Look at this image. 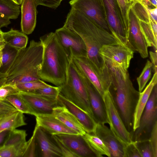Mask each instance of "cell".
<instances>
[{
  "label": "cell",
  "instance_id": "42",
  "mask_svg": "<svg viewBox=\"0 0 157 157\" xmlns=\"http://www.w3.org/2000/svg\"><path fill=\"white\" fill-rule=\"evenodd\" d=\"M0 157H20V152L15 146H4L0 149Z\"/></svg>",
  "mask_w": 157,
  "mask_h": 157
},
{
  "label": "cell",
  "instance_id": "50",
  "mask_svg": "<svg viewBox=\"0 0 157 157\" xmlns=\"http://www.w3.org/2000/svg\"><path fill=\"white\" fill-rule=\"evenodd\" d=\"M5 44L0 45V68L2 66V50L5 46Z\"/></svg>",
  "mask_w": 157,
  "mask_h": 157
},
{
  "label": "cell",
  "instance_id": "1",
  "mask_svg": "<svg viewBox=\"0 0 157 157\" xmlns=\"http://www.w3.org/2000/svg\"><path fill=\"white\" fill-rule=\"evenodd\" d=\"M63 26L81 37L86 47L87 56L101 71H103L104 64L99 54L101 47L105 45L123 44L111 33L83 13L72 8Z\"/></svg>",
  "mask_w": 157,
  "mask_h": 157
},
{
  "label": "cell",
  "instance_id": "40",
  "mask_svg": "<svg viewBox=\"0 0 157 157\" xmlns=\"http://www.w3.org/2000/svg\"><path fill=\"white\" fill-rule=\"evenodd\" d=\"M124 157H141L136 141H132L124 147Z\"/></svg>",
  "mask_w": 157,
  "mask_h": 157
},
{
  "label": "cell",
  "instance_id": "45",
  "mask_svg": "<svg viewBox=\"0 0 157 157\" xmlns=\"http://www.w3.org/2000/svg\"><path fill=\"white\" fill-rule=\"evenodd\" d=\"M39 5L55 9L60 4L63 0H35Z\"/></svg>",
  "mask_w": 157,
  "mask_h": 157
},
{
  "label": "cell",
  "instance_id": "21",
  "mask_svg": "<svg viewBox=\"0 0 157 157\" xmlns=\"http://www.w3.org/2000/svg\"><path fill=\"white\" fill-rule=\"evenodd\" d=\"M21 5V32L29 35L33 32L36 26L38 5L35 0H22Z\"/></svg>",
  "mask_w": 157,
  "mask_h": 157
},
{
  "label": "cell",
  "instance_id": "39",
  "mask_svg": "<svg viewBox=\"0 0 157 157\" xmlns=\"http://www.w3.org/2000/svg\"><path fill=\"white\" fill-rule=\"evenodd\" d=\"M59 92V87L50 85L48 86L38 89L33 93L49 97L57 98Z\"/></svg>",
  "mask_w": 157,
  "mask_h": 157
},
{
  "label": "cell",
  "instance_id": "5",
  "mask_svg": "<svg viewBox=\"0 0 157 157\" xmlns=\"http://www.w3.org/2000/svg\"><path fill=\"white\" fill-rule=\"evenodd\" d=\"M59 87L60 94L94 118L85 85L72 59L69 63L66 80Z\"/></svg>",
  "mask_w": 157,
  "mask_h": 157
},
{
  "label": "cell",
  "instance_id": "32",
  "mask_svg": "<svg viewBox=\"0 0 157 157\" xmlns=\"http://www.w3.org/2000/svg\"><path fill=\"white\" fill-rule=\"evenodd\" d=\"M121 15L122 21L127 40L129 32L128 14L131 3L128 0H116Z\"/></svg>",
  "mask_w": 157,
  "mask_h": 157
},
{
  "label": "cell",
  "instance_id": "30",
  "mask_svg": "<svg viewBox=\"0 0 157 157\" xmlns=\"http://www.w3.org/2000/svg\"><path fill=\"white\" fill-rule=\"evenodd\" d=\"M4 101L14 106L17 111L23 113L34 115V113L21 96L20 93L9 96Z\"/></svg>",
  "mask_w": 157,
  "mask_h": 157
},
{
  "label": "cell",
  "instance_id": "2",
  "mask_svg": "<svg viewBox=\"0 0 157 157\" xmlns=\"http://www.w3.org/2000/svg\"><path fill=\"white\" fill-rule=\"evenodd\" d=\"M43 46L42 63L39 72L40 79L60 86L65 82L70 60L55 32L41 36Z\"/></svg>",
  "mask_w": 157,
  "mask_h": 157
},
{
  "label": "cell",
  "instance_id": "51",
  "mask_svg": "<svg viewBox=\"0 0 157 157\" xmlns=\"http://www.w3.org/2000/svg\"><path fill=\"white\" fill-rule=\"evenodd\" d=\"M3 32L1 30L0 28V45L5 44L3 39Z\"/></svg>",
  "mask_w": 157,
  "mask_h": 157
},
{
  "label": "cell",
  "instance_id": "37",
  "mask_svg": "<svg viewBox=\"0 0 157 157\" xmlns=\"http://www.w3.org/2000/svg\"><path fill=\"white\" fill-rule=\"evenodd\" d=\"M39 156L35 134L33 132L32 136L27 142L25 150L23 157H37Z\"/></svg>",
  "mask_w": 157,
  "mask_h": 157
},
{
  "label": "cell",
  "instance_id": "33",
  "mask_svg": "<svg viewBox=\"0 0 157 157\" xmlns=\"http://www.w3.org/2000/svg\"><path fill=\"white\" fill-rule=\"evenodd\" d=\"M153 65L149 60L147 61L145 66L139 76L137 78L139 91H142L151 76Z\"/></svg>",
  "mask_w": 157,
  "mask_h": 157
},
{
  "label": "cell",
  "instance_id": "20",
  "mask_svg": "<svg viewBox=\"0 0 157 157\" xmlns=\"http://www.w3.org/2000/svg\"><path fill=\"white\" fill-rule=\"evenodd\" d=\"M36 124L47 133L52 135L60 134H78L69 128L52 114L38 115L35 116Z\"/></svg>",
  "mask_w": 157,
  "mask_h": 157
},
{
  "label": "cell",
  "instance_id": "17",
  "mask_svg": "<svg viewBox=\"0 0 157 157\" xmlns=\"http://www.w3.org/2000/svg\"><path fill=\"white\" fill-rule=\"evenodd\" d=\"M57 99L59 105L65 107L70 112L82 125L86 132L94 133L97 123L90 115L60 94Z\"/></svg>",
  "mask_w": 157,
  "mask_h": 157
},
{
  "label": "cell",
  "instance_id": "13",
  "mask_svg": "<svg viewBox=\"0 0 157 157\" xmlns=\"http://www.w3.org/2000/svg\"><path fill=\"white\" fill-rule=\"evenodd\" d=\"M129 32L127 46L143 58L148 56V47L141 31L139 20L130 9L128 14Z\"/></svg>",
  "mask_w": 157,
  "mask_h": 157
},
{
  "label": "cell",
  "instance_id": "11",
  "mask_svg": "<svg viewBox=\"0 0 157 157\" xmlns=\"http://www.w3.org/2000/svg\"><path fill=\"white\" fill-rule=\"evenodd\" d=\"M61 46L70 60L73 56H87L85 44L81 37L70 29L63 26L55 32Z\"/></svg>",
  "mask_w": 157,
  "mask_h": 157
},
{
  "label": "cell",
  "instance_id": "16",
  "mask_svg": "<svg viewBox=\"0 0 157 157\" xmlns=\"http://www.w3.org/2000/svg\"><path fill=\"white\" fill-rule=\"evenodd\" d=\"M33 132L35 134L39 156L63 157L58 146L42 128L36 125Z\"/></svg>",
  "mask_w": 157,
  "mask_h": 157
},
{
  "label": "cell",
  "instance_id": "10",
  "mask_svg": "<svg viewBox=\"0 0 157 157\" xmlns=\"http://www.w3.org/2000/svg\"><path fill=\"white\" fill-rule=\"evenodd\" d=\"M69 3L71 8L83 13L111 33L103 0H71Z\"/></svg>",
  "mask_w": 157,
  "mask_h": 157
},
{
  "label": "cell",
  "instance_id": "49",
  "mask_svg": "<svg viewBox=\"0 0 157 157\" xmlns=\"http://www.w3.org/2000/svg\"><path fill=\"white\" fill-rule=\"evenodd\" d=\"M11 23L10 19L0 17V28L7 27Z\"/></svg>",
  "mask_w": 157,
  "mask_h": 157
},
{
  "label": "cell",
  "instance_id": "48",
  "mask_svg": "<svg viewBox=\"0 0 157 157\" xmlns=\"http://www.w3.org/2000/svg\"><path fill=\"white\" fill-rule=\"evenodd\" d=\"M150 17L157 22V7H147Z\"/></svg>",
  "mask_w": 157,
  "mask_h": 157
},
{
  "label": "cell",
  "instance_id": "29",
  "mask_svg": "<svg viewBox=\"0 0 157 157\" xmlns=\"http://www.w3.org/2000/svg\"><path fill=\"white\" fill-rule=\"evenodd\" d=\"M140 28L148 47H153L154 50L157 49V34L153 31L149 23L139 20Z\"/></svg>",
  "mask_w": 157,
  "mask_h": 157
},
{
  "label": "cell",
  "instance_id": "52",
  "mask_svg": "<svg viewBox=\"0 0 157 157\" xmlns=\"http://www.w3.org/2000/svg\"><path fill=\"white\" fill-rule=\"evenodd\" d=\"M151 5L155 7H157V0H149Z\"/></svg>",
  "mask_w": 157,
  "mask_h": 157
},
{
  "label": "cell",
  "instance_id": "46",
  "mask_svg": "<svg viewBox=\"0 0 157 157\" xmlns=\"http://www.w3.org/2000/svg\"><path fill=\"white\" fill-rule=\"evenodd\" d=\"M11 130L7 129L0 132V149L4 146Z\"/></svg>",
  "mask_w": 157,
  "mask_h": 157
},
{
  "label": "cell",
  "instance_id": "14",
  "mask_svg": "<svg viewBox=\"0 0 157 157\" xmlns=\"http://www.w3.org/2000/svg\"><path fill=\"white\" fill-rule=\"evenodd\" d=\"M20 94L35 116L38 115L53 114L54 108L59 105L57 98L33 92L20 91Z\"/></svg>",
  "mask_w": 157,
  "mask_h": 157
},
{
  "label": "cell",
  "instance_id": "38",
  "mask_svg": "<svg viewBox=\"0 0 157 157\" xmlns=\"http://www.w3.org/2000/svg\"><path fill=\"white\" fill-rule=\"evenodd\" d=\"M20 92L16 85L3 84L0 86V100L4 101L7 97Z\"/></svg>",
  "mask_w": 157,
  "mask_h": 157
},
{
  "label": "cell",
  "instance_id": "4",
  "mask_svg": "<svg viewBox=\"0 0 157 157\" xmlns=\"http://www.w3.org/2000/svg\"><path fill=\"white\" fill-rule=\"evenodd\" d=\"M110 70L112 84L109 90L125 126L131 134L134 112L140 92L134 88L128 73L124 78L117 71Z\"/></svg>",
  "mask_w": 157,
  "mask_h": 157
},
{
  "label": "cell",
  "instance_id": "9",
  "mask_svg": "<svg viewBox=\"0 0 157 157\" xmlns=\"http://www.w3.org/2000/svg\"><path fill=\"white\" fill-rule=\"evenodd\" d=\"M157 123V84L154 87L140 117L138 128L132 134L134 141L148 140Z\"/></svg>",
  "mask_w": 157,
  "mask_h": 157
},
{
  "label": "cell",
  "instance_id": "27",
  "mask_svg": "<svg viewBox=\"0 0 157 157\" xmlns=\"http://www.w3.org/2000/svg\"><path fill=\"white\" fill-rule=\"evenodd\" d=\"M27 136L25 130L16 129H13L11 131L4 146L16 147L19 151L20 157H22L26 144V138Z\"/></svg>",
  "mask_w": 157,
  "mask_h": 157
},
{
  "label": "cell",
  "instance_id": "22",
  "mask_svg": "<svg viewBox=\"0 0 157 157\" xmlns=\"http://www.w3.org/2000/svg\"><path fill=\"white\" fill-rule=\"evenodd\" d=\"M157 83V72L154 73L149 83L140 93L139 98L135 109L133 123V132L138 127L140 117L155 86ZM133 133V132H132Z\"/></svg>",
  "mask_w": 157,
  "mask_h": 157
},
{
  "label": "cell",
  "instance_id": "35",
  "mask_svg": "<svg viewBox=\"0 0 157 157\" xmlns=\"http://www.w3.org/2000/svg\"><path fill=\"white\" fill-rule=\"evenodd\" d=\"M17 51V49L5 44L2 50L1 67L5 69V71L13 60Z\"/></svg>",
  "mask_w": 157,
  "mask_h": 157
},
{
  "label": "cell",
  "instance_id": "3",
  "mask_svg": "<svg viewBox=\"0 0 157 157\" xmlns=\"http://www.w3.org/2000/svg\"><path fill=\"white\" fill-rule=\"evenodd\" d=\"M43 46L40 41L32 40L26 48L17 50L4 73V84H17L40 79Z\"/></svg>",
  "mask_w": 157,
  "mask_h": 157
},
{
  "label": "cell",
  "instance_id": "7",
  "mask_svg": "<svg viewBox=\"0 0 157 157\" xmlns=\"http://www.w3.org/2000/svg\"><path fill=\"white\" fill-rule=\"evenodd\" d=\"M72 60L78 69L93 85L102 97L112 84L110 70L105 64L103 71H99L87 56H73Z\"/></svg>",
  "mask_w": 157,
  "mask_h": 157
},
{
  "label": "cell",
  "instance_id": "15",
  "mask_svg": "<svg viewBox=\"0 0 157 157\" xmlns=\"http://www.w3.org/2000/svg\"><path fill=\"white\" fill-rule=\"evenodd\" d=\"M78 71L87 90L94 119L97 123L108 124L103 98L89 80Z\"/></svg>",
  "mask_w": 157,
  "mask_h": 157
},
{
  "label": "cell",
  "instance_id": "56",
  "mask_svg": "<svg viewBox=\"0 0 157 157\" xmlns=\"http://www.w3.org/2000/svg\"><path fill=\"white\" fill-rule=\"evenodd\" d=\"M128 0V2H129V0Z\"/></svg>",
  "mask_w": 157,
  "mask_h": 157
},
{
  "label": "cell",
  "instance_id": "55",
  "mask_svg": "<svg viewBox=\"0 0 157 157\" xmlns=\"http://www.w3.org/2000/svg\"><path fill=\"white\" fill-rule=\"evenodd\" d=\"M2 118L0 115V120Z\"/></svg>",
  "mask_w": 157,
  "mask_h": 157
},
{
  "label": "cell",
  "instance_id": "18",
  "mask_svg": "<svg viewBox=\"0 0 157 157\" xmlns=\"http://www.w3.org/2000/svg\"><path fill=\"white\" fill-rule=\"evenodd\" d=\"M93 134L103 141L108 148L111 157H124V146L105 124L97 123Z\"/></svg>",
  "mask_w": 157,
  "mask_h": 157
},
{
  "label": "cell",
  "instance_id": "36",
  "mask_svg": "<svg viewBox=\"0 0 157 157\" xmlns=\"http://www.w3.org/2000/svg\"><path fill=\"white\" fill-rule=\"evenodd\" d=\"M136 141L141 157H154L148 140Z\"/></svg>",
  "mask_w": 157,
  "mask_h": 157
},
{
  "label": "cell",
  "instance_id": "53",
  "mask_svg": "<svg viewBox=\"0 0 157 157\" xmlns=\"http://www.w3.org/2000/svg\"><path fill=\"white\" fill-rule=\"evenodd\" d=\"M18 5H20L22 2V0H11Z\"/></svg>",
  "mask_w": 157,
  "mask_h": 157
},
{
  "label": "cell",
  "instance_id": "43",
  "mask_svg": "<svg viewBox=\"0 0 157 157\" xmlns=\"http://www.w3.org/2000/svg\"><path fill=\"white\" fill-rule=\"evenodd\" d=\"M17 111V110L8 102L0 100V115L2 117Z\"/></svg>",
  "mask_w": 157,
  "mask_h": 157
},
{
  "label": "cell",
  "instance_id": "41",
  "mask_svg": "<svg viewBox=\"0 0 157 157\" xmlns=\"http://www.w3.org/2000/svg\"><path fill=\"white\" fill-rule=\"evenodd\" d=\"M51 138L59 148L63 157H76L56 135H52Z\"/></svg>",
  "mask_w": 157,
  "mask_h": 157
},
{
  "label": "cell",
  "instance_id": "23",
  "mask_svg": "<svg viewBox=\"0 0 157 157\" xmlns=\"http://www.w3.org/2000/svg\"><path fill=\"white\" fill-rule=\"evenodd\" d=\"M53 114L56 119L78 134L82 136L86 132L79 122L65 107L58 105L54 108Z\"/></svg>",
  "mask_w": 157,
  "mask_h": 157
},
{
  "label": "cell",
  "instance_id": "24",
  "mask_svg": "<svg viewBox=\"0 0 157 157\" xmlns=\"http://www.w3.org/2000/svg\"><path fill=\"white\" fill-rule=\"evenodd\" d=\"M3 39L5 44L17 50L26 48L28 40L26 34L13 29L3 33Z\"/></svg>",
  "mask_w": 157,
  "mask_h": 157
},
{
  "label": "cell",
  "instance_id": "28",
  "mask_svg": "<svg viewBox=\"0 0 157 157\" xmlns=\"http://www.w3.org/2000/svg\"><path fill=\"white\" fill-rule=\"evenodd\" d=\"M20 12L19 5L12 0H0V17L15 19Z\"/></svg>",
  "mask_w": 157,
  "mask_h": 157
},
{
  "label": "cell",
  "instance_id": "19",
  "mask_svg": "<svg viewBox=\"0 0 157 157\" xmlns=\"http://www.w3.org/2000/svg\"><path fill=\"white\" fill-rule=\"evenodd\" d=\"M56 135L76 157H96L82 135L78 134H60Z\"/></svg>",
  "mask_w": 157,
  "mask_h": 157
},
{
  "label": "cell",
  "instance_id": "54",
  "mask_svg": "<svg viewBox=\"0 0 157 157\" xmlns=\"http://www.w3.org/2000/svg\"><path fill=\"white\" fill-rule=\"evenodd\" d=\"M143 0H129V2L130 3H131V2H142Z\"/></svg>",
  "mask_w": 157,
  "mask_h": 157
},
{
  "label": "cell",
  "instance_id": "26",
  "mask_svg": "<svg viewBox=\"0 0 157 157\" xmlns=\"http://www.w3.org/2000/svg\"><path fill=\"white\" fill-rule=\"evenodd\" d=\"M26 124L23 113L17 110L0 120V132L5 130H12Z\"/></svg>",
  "mask_w": 157,
  "mask_h": 157
},
{
  "label": "cell",
  "instance_id": "34",
  "mask_svg": "<svg viewBox=\"0 0 157 157\" xmlns=\"http://www.w3.org/2000/svg\"><path fill=\"white\" fill-rule=\"evenodd\" d=\"M16 85L20 91L33 92L38 89L48 86L50 85L46 83L44 81L40 79L17 84Z\"/></svg>",
  "mask_w": 157,
  "mask_h": 157
},
{
  "label": "cell",
  "instance_id": "25",
  "mask_svg": "<svg viewBox=\"0 0 157 157\" xmlns=\"http://www.w3.org/2000/svg\"><path fill=\"white\" fill-rule=\"evenodd\" d=\"M82 136L90 150L96 157L105 155L111 157L110 152L103 141L97 136L86 132Z\"/></svg>",
  "mask_w": 157,
  "mask_h": 157
},
{
  "label": "cell",
  "instance_id": "57",
  "mask_svg": "<svg viewBox=\"0 0 157 157\" xmlns=\"http://www.w3.org/2000/svg\"></svg>",
  "mask_w": 157,
  "mask_h": 157
},
{
  "label": "cell",
  "instance_id": "12",
  "mask_svg": "<svg viewBox=\"0 0 157 157\" xmlns=\"http://www.w3.org/2000/svg\"><path fill=\"white\" fill-rule=\"evenodd\" d=\"M111 33L127 46L126 33L121 11L116 0H103Z\"/></svg>",
  "mask_w": 157,
  "mask_h": 157
},
{
  "label": "cell",
  "instance_id": "47",
  "mask_svg": "<svg viewBox=\"0 0 157 157\" xmlns=\"http://www.w3.org/2000/svg\"><path fill=\"white\" fill-rule=\"evenodd\" d=\"M151 62L153 65V70L154 73L157 72V50L149 52Z\"/></svg>",
  "mask_w": 157,
  "mask_h": 157
},
{
  "label": "cell",
  "instance_id": "6",
  "mask_svg": "<svg viewBox=\"0 0 157 157\" xmlns=\"http://www.w3.org/2000/svg\"><path fill=\"white\" fill-rule=\"evenodd\" d=\"M134 51L123 44L105 45L99 51V54L108 67L117 71L125 78Z\"/></svg>",
  "mask_w": 157,
  "mask_h": 157
},
{
  "label": "cell",
  "instance_id": "8",
  "mask_svg": "<svg viewBox=\"0 0 157 157\" xmlns=\"http://www.w3.org/2000/svg\"><path fill=\"white\" fill-rule=\"evenodd\" d=\"M110 129L124 147L132 140L115 103L109 89L105 90L102 97Z\"/></svg>",
  "mask_w": 157,
  "mask_h": 157
},
{
  "label": "cell",
  "instance_id": "44",
  "mask_svg": "<svg viewBox=\"0 0 157 157\" xmlns=\"http://www.w3.org/2000/svg\"><path fill=\"white\" fill-rule=\"evenodd\" d=\"M148 140L152 149L154 157H157V123L154 126Z\"/></svg>",
  "mask_w": 157,
  "mask_h": 157
},
{
  "label": "cell",
  "instance_id": "31",
  "mask_svg": "<svg viewBox=\"0 0 157 157\" xmlns=\"http://www.w3.org/2000/svg\"><path fill=\"white\" fill-rule=\"evenodd\" d=\"M130 8L138 20L149 23L150 15L147 7L141 2H131Z\"/></svg>",
  "mask_w": 157,
  "mask_h": 157
}]
</instances>
